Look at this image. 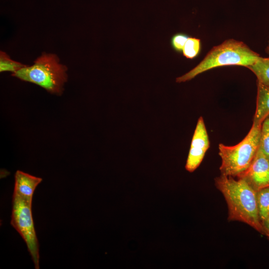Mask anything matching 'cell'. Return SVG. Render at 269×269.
Segmentation results:
<instances>
[{
  "label": "cell",
  "instance_id": "10",
  "mask_svg": "<svg viewBox=\"0 0 269 269\" xmlns=\"http://www.w3.org/2000/svg\"><path fill=\"white\" fill-rule=\"evenodd\" d=\"M247 68L256 75L257 82L269 87V58L260 56L254 63Z\"/></svg>",
  "mask_w": 269,
  "mask_h": 269
},
{
  "label": "cell",
  "instance_id": "11",
  "mask_svg": "<svg viewBox=\"0 0 269 269\" xmlns=\"http://www.w3.org/2000/svg\"><path fill=\"white\" fill-rule=\"evenodd\" d=\"M257 200L262 222L269 214V186L257 191Z\"/></svg>",
  "mask_w": 269,
  "mask_h": 269
},
{
  "label": "cell",
  "instance_id": "3",
  "mask_svg": "<svg viewBox=\"0 0 269 269\" xmlns=\"http://www.w3.org/2000/svg\"><path fill=\"white\" fill-rule=\"evenodd\" d=\"M261 127L253 124L247 135L235 145L219 144L221 174L237 177L248 168L259 147Z\"/></svg>",
  "mask_w": 269,
  "mask_h": 269
},
{
  "label": "cell",
  "instance_id": "2",
  "mask_svg": "<svg viewBox=\"0 0 269 269\" xmlns=\"http://www.w3.org/2000/svg\"><path fill=\"white\" fill-rule=\"evenodd\" d=\"M260 55L244 42L234 39L224 41L213 47L204 58L190 71L178 77L176 82H185L210 69L224 66L248 67L254 63Z\"/></svg>",
  "mask_w": 269,
  "mask_h": 269
},
{
  "label": "cell",
  "instance_id": "4",
  "mask_svg": "<svg viewBox=\"0 0 269 269\" xmlns=\"http://www.w3.org/2000/svg\"><path fill=\"white\" fill-rule=\"evenodd\" d=\"M66 70V66L59 63L55 55L43 54L33 65L24 66L12 76L37 84L52 94L60 95L67 79Z\"/></svg>",
  "mask_w": 269,
  "mask_h": 269
},
{
  "label": "cell",
  "instance_id": "1",
  "mask_svg": "<svg viewBox=\"0 0 269 269\" xmlns=\"http://www.w3.org/2000/svg\"><path fill=\"white\" fill-rule=\"evenodd\" d=\"M215 185L226 201L229 221L245 223L265 235L259 214L256 191L242 178L223 174L215 179Z\"/></svg>",
  "mask_w": 269,
  "mask_h": 269
},
{
  "label": "cell",
  "instance_id": "6",
  "mask_svg": "<svg viewBox=\"0 0 269 269\" xmlns=\"http://www.w3.org/2000/svg\"><path fill=\"white\" fill-rule=\"evenodd\" d=\"M210 146V141L202 117H200L192 138L185 169L190 172L195 170L202 161Z\"/></svg>",
  "mask_w": 269,
  "mask_h": 269
},
{
  "label": "cell",
  "instance_id": "13",
  "mask_svg": "<svg viewBox=\"0 0 269 269\" xmlns=\"http://www.w3.org/2000/svg\"><path fill=\"white\" fill-rule=\"evenodd\" d=\"M259 148L269 160V116L262 124Z\"/></svg>",
  "mask_w": 269,
  "mask_h": 269
},
{
  "label": "cell",
  "instance_id": "12",
  "mask_svg": "<svg viewBox=\"0 0 269 269\" xmlns=\"http://www.w3.org/2000/svg\"><path fill=\"white\" fill-rule=\"evenodd\" d=\"M201 48L200 40L195 37H189L183 47V56L188 59H192L199 53Z\"/></svg>",
  "mask_w": 269,
  "mask_h": 269
},
{
  "label": "cell",
  "instance_id": "14",
  "mask_svg": "<svg viewBox=\"0 0 269 269\" xmlns=\"http://www.w3.org/2000/svg\"><path fill=\"white\" fill-rule=\"evenodd\" d=\"M25 65L11 60L4 52L0 51V71L11 72L13 73L20 69Z\"/></svg>",
  "mask_w": 269,
  "mask_h": 269
},
{
  "label": "cell",
  "instance_id": "8",
  "mask_svg": "<svg viewBox=\"0 0 269 269\" xmlns=\"http://www.w3.org/2000/svg\"><path fill=\"white\" fill-rule=\"evenodd\" d=\"M13 193L25 200L32 203L34 191L42 179L20 170H17L14 175Z\"/></svg>",
  "mask_w": 269,
  "mask_h": 269
},
{
  "label": "cell",
  "instance_id": "16",
  "mask_svg": "<svg viewBox=\"0 0 269 269\" xmlns=\"http://www.w3.org/2000/svg\"><path fill=\"white\" fill-rule=\"evenodd\" d=\"M262 224L265 231V234L266 233L269 234V214L262 222Z\"/></svg>",
  "mask_w": 269,
  "mask_h": 269
},
{
  "label": "cell",
  "instance_id": "5",
  "mask_svg": "<svg viewBox=\"0 0 269 269\" xmlns=\"http://www.w3.org/2000/svg\"><path fill=\"white\" fill-rule=\"evenodd\" d=\"M32 203L13 193L10 224L24 241L34 268L39 269L38 241L32 218Z\"/></svg>",
  "mask_w": 269,
  "mask_h": 269
},
{
  "label": "cell",
  "instance_id": "15",
  "mask_svg": "<svg viewBox=\"0 0 269 269\" xmlns=\"http://www.w3.org/2000/svg\"><path fill=\"white\" fill-rule=\"evenodd\" d=\"M189 36L185 33H177L173 35L170 40L171 46L177 52L182 51L185 43Z\"/></svg>",
  "mask_w": 269,
  "mask_h": 269
},
{
  "label": "cell",
  "instance_id": "9",
  "mask_svg": "<svg viewBox=\"0 0 269 269\" xmlns=\"http://www.w3.org/2000/svg\"><path fill=\"white\" fill-rule=\"evenodd\" d=\"M269 116V87L257 82L256 109L253 123L261 125Z\"/></svg>",
  "mask_w": 269,
  "mask_h": 269
},
{
  "label": "cell",
  "instance_id": "17",
  "mask_svg": "<svg viewBox=\"0 0 269 269\" xmlns=\"http://www.w3.org/2000/svg\"><path fill=\"white\" fill-rule=\"evenodd\" d=\"M266 51L269 55V41H268V44L266 49Z\"/></svg>",
  "mask_w": 269,
  "mask_h": 269
},
{
  "label": "cell",
  "instance_id": "7",
  "mask_svg": "<svg viewBox=\"0 0 269 269\" xmlns=\"http://www.w3.org/2000/svg\"><path fill=\"white\" fill-rule=\"evenodd\" d=\"M236 178L244 179L256 191L269 186V160L259 147L248 168Z\"/></svg>",
  "mask_w": 269,
  "mask_h": 269
},
{
  "label": "cell",
  "instance_id": "18",
  "mask_svg": "<svg viewBox=\"0 0 269 269\" xmlns=\"http://www.w3.org/2000/svg\"><path fill=\"white\" fill-rule=\"evenodd\" d=\"M265 235H266L268 237V238L269 240V233H266Z\"/></svg>",
  "mask_w": 269,
  "mask_h": 269
}]
</instances>
